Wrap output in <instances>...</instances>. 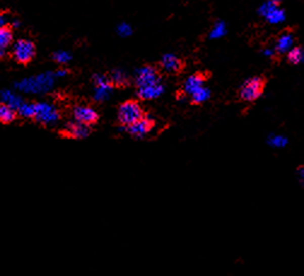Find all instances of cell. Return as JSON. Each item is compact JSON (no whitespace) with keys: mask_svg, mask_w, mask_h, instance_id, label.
Returning a JSON list of instances; mask_svg holds the SVG:
<instances>
[{"mask_svg":"<svg viewBox=\"0 0 304 276\" xmlns=\"http://www.w3.org/2000/svg\"><path fill=\"white\" fill-rule=\"evenodd\" d=\"M55 73H44L35 76L24 78V80L17 81L14 84V88L23 93H33V94H41L49 92L55 84L56 80Z\"/></svg>","mask_w":304,"mask_h":276,"instance_id":"cell-1","label":"cell"},{"mask_svg":"<svg viewBox=\"0 0 304 276\" xmlns=\"http://www.w3.org/2000/svg\"><path fill=\"white\" fill-rule=\"evenodd\" d=\"M266 78L263 76H253L244 82L239 89V97L244 102L252 103L262 96L266 88Z\"/></svg>","mask_w":304,"mask_h":276,"instance_id":"cell-2","label":"cell"},{"mask_svg":"<svg viewBox=\"0 0 304 276\" xmlns=\"http://www.w3.org/2000/svg\"><path fill=\"white\" fill-rule=\"evenodd\" d=\"M144 117L143 109L136 100H127L118 109V121L123 127H129Z\"/></svg>","mask_w":304,"mask_h":276,"instance_id":"cell-3","label":"cell"},{"mask_svg":"<svg viewBox=\"0 0 304 276\" xmlns=\"http://www.w3.org/2000/svg\"><path fill=\"white\" fill-rule=\"evenodd\" d=\"M35 45L28 39H20L12 46V57L20 64H28L35 57Z\"/></svg>","mask_w":304,"mask_h":276,"instance_id":"cell-4","label":"cell"},{"mask_svg":"<svg viewBox=\"0 0 304 276\" xmlns=\"http://www.w3.org/2000/svg\"><path fill=\"white\" fill-rule=\"evenodd\" d=\"M93 84H95V92H93V99L96 102L102 103L105 102L110 98L112 93V83L110 76H106V75L102 74H96L92 77Z\"/></svg>","mask_w":304,"mask_h":276,"instance_id":"cell-5","label":"cell"},{"mask_svg":"<svg viewBox=\"0 0 304 276\" xmlns=\"http://www.w3.org/2000/svg\"><path fill=\"white\" fill-rule=\"evenodd\" d=\"M35 121L42 125H53L59 120V112L52 104L41 102L36 103Z\"/></svg>","mask_w":304,"mask_h":276,"instance_id":"cell-6","label":"cell"},{"mask_svg":"<svg viewBox=\"0 0 304 276\" xmlns=\"http://www.w3.org/2000/svg\"><path fill=\"white\" fill-rule=\"evenodd\" d=\"M259 15L266 18V21L271 24H278L285 21V12L279 8L278 4H274L271 0H267L266 3L259 6L258 9Z\"/></svg>","mask_w":304,"mask_h":276,"instance_id":"cell-7","label":"cell"},{"mask_svg":"<svg viewBox=\"0 0 304 276\" xmlns=\"http://www.w3.org/2000/svg\"><path fill=\"white\" fill-rule=\"evenodd\" d=\"M158 82H162V81L158 75V71L156 70V68L151 67V65H144V67L139 68L137 70L136 73L137 87L150 86V84H155Z\"/></svg>","mask_w":304,"mask_h":276,"instance_id":"cell-8","label":"cell"},{"mask_svg":"<svg viewBox=\"0 0 304 276\" xmlns=\"http://www.w3.org/2000/svg\"><path fill=\"white\" fill-rule=\"evenodd\" d=\"M73 115L75 121L86 125H92L97 123V121H98V114L96 112V110L87 105L75 106Z\"/></svg>","mask_w":304,"mask_h":276,"instance_id":"cell-9","label":"cell"},{"mask_svg":"<svg viewBox=\"0 0 304 276\" xmlns=\"http://www.w3.org/2000/svg\"><path fill=\"white\" fill-rule=\"evenodd\" d=\"M152 127H153L152 118L144 116V117L140 118L139 121L136 122V123L127 127V131L132 136L140 139V137H144L145 135H147V134L151 131Z\"/></svg>","mask_w":304,"mask_h":276,"instance_id":"cell-10","label":"cell"},{"mask_svg":"<svg viewBox=\"0 0 304 276\" xmlns=\"http://www.w3.org/2000/svg\"><path fill=\"white\" fill-rule=\"evenodd\" d=\"M138 97L143 100H153L157 99L164 93V86L162 82L150 84V86L137 87Z\"/></svg>","mask_w":304,"mask_h":276,"instance_id":"cell-11","label":"cell"},{"mask_svg":"<svg viewBox=\"0 0 304 276\" xmlns=\"http://www.w3.org/2000/svg\"><path fill=\"white\" fill-rule=\"evenodd\" d=\"M64 131L69 137H73V139H84L91 133L90 125L80 123L77 121L67 124V127L64 128Z\"/></svg>","mask_w":304,"mask_h":276,"instance_id":"cell-12","label":"cell"},{"mask_svg":"<svg viewBox=\"0 0 304 276\" xmlns=\"http://www.w3.org/2000/svg\"><path fill=\"white\" fill-rule=\"evenodd\" d=\"M294 43V35L292 31H284L283 34H280L275 43V52L279 55H284L287 53L293 47Z\"/></svg>","mask_w":304,"mask_h":276,"instance_id":"cell-13","label":"cell"},{"mask_svg":"<svg viewBox=\"0 0 304 276\" xmlns=\"http://www.w3.org/2000/svg\"><path fill=\"white\" fill-rule=\"evenodd\" d=\"M204 81L205 78L202 74H193L191 75L185 80L184 82V92L186 94H189L191 97L192 94L198 90L200 87L204 86Z\"/></svg>","mask_w":304,"mask_h":276,"instance_id":"cell-14","label":"cell"},{"mask_svg":"<svg viewBox=\"0 0 304 276\" xmlns=\"http://www.w3.org/2000/svg\"><path fill=\"white\" fill-rule=\"evenodd\" d=\"M161 67L167 73H178L181 69V61L173 53H165L161 59Z\"/></svg>","mask_w":304,"mask_h":276,"instance_id":"cell-15","label":"cell"},{"mask_svg":"<svg viewBox=\"0 0 304 276\" xmlns=\"http://www.w3.org/2000/svg\"><path fill=\"white\" fill-rule=\"evenodd\" d=\"M12 39H14V35H12L11 28L9 26L2 27L0 29V56L2 57H4L6 50L10 47Z\"/></svg>","mask_w":304,"mask_h":276,"instance_id":"cell-16","label":"cell"},{"mask_svg":"<svg viewBox=\"0 0 304 276\" xmlns=\"http://www.w3.org/2000/svg\"><path fill=\"white\" fill-rule=\"evenodd\" d=\"M2 102L3 104L9 105L10 108L15 110H18L22 103H23V100H22L20 96H17L16 93L12 92V90L4 89L2 92Z\"/></svg>","mask_w":304,"mask_h":276,"instance_id":"cell-17","label":"cell"},{"mask_svg":"<svg viewBox=\"0 0 304 276\" xmlns=\"http://www.w3.org/2000/svg\"><path fill=\"white\" fill-rule=\"evenodd\" d=\"M17 110L10 108L9 105L3 104L0 105V122L3 124H10L16 120Z\"/></svg>","mask_w":304,"mask_h":276,"instance_id":"cell-18","label":"cell"},{"mask_svg":"<svg viewBox=\"0 0 304 276\" xmlns=\"http://www.w3.org/2000/svg\"><path fill=\"white\" fill-rule=\"evenodd\" d=\"M210 97H211V92H210L209 88H206V87H200L198 90H196L192 96H191V99H192L193 104H204L205 102H208L210 99Z\"/></svg>","mask_w":304,"mask_h":276,"instance_id":"cell-19","label":"cell"},{"mask_svg":"<svg viewBox=\"0 0 304 276\" xmlns=\"http://www.w3.org/2000/svg\"><path fill=\"white\" fill-rule=\"evenodd\" d=\"M35 111H36V103H29V102H23L17 110L18 114H20L23 118H34L35 117Z\"/></svg>","mask_w":304,"mask_h":276,"instance_id":"cell-20","label":"cell"},{"mask_svg":"<svg viewBox=\"0 0 304 276\" xmlns=\"http://www.w3.org/2000/svg\"><path fill=\"white\" fill-rule=\"evenodd\" d=\"M302 61H304V50L298 46H293L287 52V62L291 64H299Z\"/></svg>","mask_w":304,"mask_h":276,"instance_id":"cell-21","label":"cell"},{"mask_svg":"<svg viewBox=\"0 0 304 276\" xmlns=\"http://www.w3.org/2000/svg\"><path fill=\"white\" fill-rule=\"evenodd\" d=\"M226 33H227V27H226V23L222 21L216 22L214 24V27H212V29L210 30L209 37L210 39H221L222 36L226 35Z\"/></svg>","mask_w":304,"mask_h":276,"instance_id":"cell-22","label":"cell"},{"mask_svg":"<svg viewBox=\"0 0 304 276\" xmlns=\"http://www.w3.org/2000/svg\"><path fill=\"white\" fill-rule=\"evenodd\" d=\"M110 78L112 81V83L115 84V86H124V84H127L128 80H127V75L123 73L122 70H114L110 75Z\"/></svg>","mask_w":304,"mask_h":276,"instance_id":"cell-23","label":"cell"},{"mask_svg":"<svg viewBox=\"0 0 304 276\" xmlns=\"http://www.w3.org/2000/svg\"><path fill=\"white\" fill-rule=\"evenodd\" d=\"M52 59L58 64H67V63L71 61V55L68 51H64V50H59V51L53 53Z\"/></svg>","mask_w":304,"mask_h":276,"instance_id":"cell-24","label":"cell"},{"mask_svg":"<svg viewBox=\"0 0 304 276\" xmlns=\"http://www.w3.org/2000/svg\"><path fill=\"white\" fill-rule=\"evenodd\" d=\"M117 34L122 37H127L132 34V27L128 23H121L117 26Z\"/></svg>","mask_w":304,"mask_h":276,"instance_id":"cell-25","label":"cell"},{"mask_svg":"<svg viewBox=\"0 0 304 276\" xmlns=\"http://www.w3.org/2000/svg\"><path fill=\"white\" fill-rule=\"evenodd\" d=\"M269 144L273 146H278V147L284 146L285 144H286V140L281 136H272L271 139H269Z\"/></svg>","mask_w":304,"mask_h":276,"instance_id":"cell-26","label":"cell"},{"mask_svg":"<svg viewBox=\"0 0 304 276\" xmlns=\"http://www.w3.org/2000/svg\"><path fill=\"white\" fill-rule=\"evenodd\" d=\"M56 77H64L68 75V70H65V69H58L57 71H55Z\"/></svg>","mask_w":304,"mask_h":276,"instance_id":"cell-27","label":"cell"},{"mask_svg":"<svg viewBox=\"0 0 304 276\" xmlns=\"http://www.w3.org/2000/svg\"><path fill=\"white\" fill-rule=\"evenodd\" d=\"M8 23H9L8 16H6V14H3L2 16H0V26L5 27V26H8Z\"/></svg>","mask_w":304,"mask_h":276,"instance_id":"cell-28","label":"cell"},{"mask_svg":"<svg viewBox=\"0 0 304 276\" xmlns=\"http://www.w3.org/2000/svg\"><path fill=\"white\" fill-rule=\"evenodd\" d=\"M263 53H265V56H267V57H272V56H274L275 50H272V49H266L265 51H263Z\"/></svg>","mask_w":304,"mask_h":276,"instance_id":"cell-29","label":"cell"},{"mask_svg":"<svg viewBox=\"0 0 304 276\" xmlns=\"http://www.w3.org/2000/svg\"><path fill=\"white\" fill-rule=\"evenodd\" d=\"M11 27H12V28H18V27H20V22H18L17 20L12 21V22H11Z\"/></svg>","mask_w":304,"mask_h":276,"instance_id":"cell-30","label":"cell"},{"mask_svg":"<svg viewBox=\"0 0 304 276\" xmlns=\"http://www.w3.org/2000/svg\"><path fill=\"white\" fill-rule=\"evenodd\" d=\"M272 3H274V4H279V3L281 2V0H271Z\"/></svg>","mask_w":304,"mask_h":276,"instance_id":"cell-31","label":"cell"}]
</instances>
